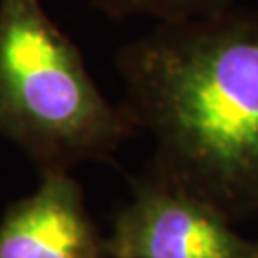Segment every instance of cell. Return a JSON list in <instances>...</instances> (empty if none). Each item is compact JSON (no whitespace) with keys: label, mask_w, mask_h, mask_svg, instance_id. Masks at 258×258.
Returning a JSON list of instances; mask_svg holds the SVG:
<instances>
[{"label":"cell","mask_w":258,"mask_h":258,"mask_svg":"<svg viewBox=\"0 0 258 258\" xmlns=\"http://www.w3.org/2000/svg\"><path fill=\"white\" fill-rule=\"evenodd\" d=\"M90 2L94 4V8L115 21L146 16L153 18L157 23L195 18L235 4V0H90Z\"/></svg>","instance_id":"obj_5"},{"label":"cell","mask_w":258,"mask_h":258,"mask_svg":"<svg viewBox=\"0 0 258 258\" xmlns=\"http://www.w3.org/2000/svg\"><path fill=\"white\" fill-rule=\"evenodd\" d=\"M115 61L120 109L155 142L157 182L233 224L258 214V8L159 21Z\"/></svg>","instance_id":"obj_1"},{"label":"cell","mask_w":258,"mask_h":258,"mask_svg":"<svg viewBox=\"0 0 258 258\" xmlns=\"http://www.w3.org/2000/svg\"><path fill=\"white\" fill-rule=\"evenodd\" d=\"M103 249L109 258H258L256 241L220 211L155 178L117 214Z\"/></svg>","instance_id":"obj_3"},{"label":"cell","mask_w":258,"mask_h":258,"mask_svg":"<svg viewBox=\"0 0 258 258\" xmlns=\"http://www.w3.org/2000/svg\"><path fill=\"white\" fill-rule=\"evenodd\" d=\"M256 247H258V241H256Z\"/></svg>","instance_id":"obj_6"},{"label":"cell","mask_w":258,"mask_h":258,"mask_svg":"<svg viewBox=\"0 0 258 258\" xmlns=\"http://www.w3.org/2000/svg\"><path fill=\"white\" fill-rule=\"evenodd\" d=\"M0 134L40 174L109 161L134 134L42 0H0Z\"/></svg>","instance_id":"obj_2"},{"label":"cell","mask_w":258,"mask_h":258,"mask_svg":"<svg viewBox=\"0 0 258 258\" xmlns=\"http://www.w3.org/2000/svg\"><path fill=\"white\" fill-rule=\"evenodd\" d=\"M103 241L69 172H46L0 222V258H102Z\"/></svg>","instance_id":"obj_4"}]
</instances>
